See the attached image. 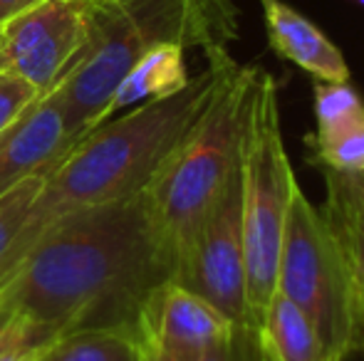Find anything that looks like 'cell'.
Returning a JSON list of instances; mask_svg holds the SVG:
<instances>
[{
	"mask_svg": "<svg viewBox=\"0 0 364 361\" xmlns=\"http://www.w3.org/2000/svg\"><path fill=\"white\" fill-rule=\"evenodd\" d=\"M173 267L139 193L50 223L0 284V307L43 349L85 327L136 332L149 294L173 279Z\"/></svg>",
	"mask_w": 364,
	"mask_h": 361,
	"instance_id": "obj_1",
	"label": "cell"
},
{
	"mask_svg": "<svg viewBox=\"0 0 364 361\" xmlns=\"http://www.w3.org/2000/svg\"><path fill=\"white\" fill-rule=\"evenodd\" d=\"M206 57V70L188 79L183 89L141 101L114 121H102L43 176L13 248L0 260V284L58 218L144 193L159 166L191 131L235 67L228 50Z\"/></svg>",
	"mask_w": 364,
	"mask_h": 361,
	"instance_id": "obj_2",
	"label": "cell"
},
{
	"mask_svg": "<svg viewBox=\"0 0 364 361\" xmlns=\"http://www.w3.org/2000/svg\"><path fill=\"white\" fill-rule=\"evenodd\" d=\"M235 38L238 10L230 0H90L85 45L53 91L82 139L109 119L114 89L151 48L173 43L211 55Z\"/></svg>",
	"mask_w": 364,
	"mask_h": 361,
	"instance_id": "obj_3",
	"label": "cell"
},
{
	"mask_svg": "<svg viewBox=\"0 0 364 361\" xmlns=\"http://www.w3.org/2000/svg\"><path fill=\"white\" fill-rule=\"evenodd\" d=\"M258 65H238L144 188V201L173 262L208 216L240 156L245 106ZM176 270V267H173Z\"/></svg>",
	"mask_w": 364,
	"mask_h": 361,
	"instance_id": "obj_4",
	"label": "cell"
},
{
	"mask_svg": "<svg viewBox=\"0 0 364 361\" xmlns=\"http://www.w3.org/2000/svg\"><path fill=\"white\" fill-rule=\"evenodd\" d=\"M297 183L280 124L278 84L255 70L240 134V201H243V255L248 322L258 324L275 292L280 240L290 193Z\"/></svg>",
	"mask_w": 364,
	"mask_h": 361,
	"instance_id": "obj_5",
	"label": "cell"
},
{
	"mask_svg": "<svg viewBox=\"0 0 364 361\" xmlns=\"http://www.w3.org/2000/svg\"><path fill=\"white\" fill-rule=\"evenodd\" d=\"M275 289L315 324L327 359L347 361L357 352L360 309L350 274L325 216L302 193L300 183L290 193Z\"/></svg>",
	"mask_w": 364,
	"mask_h": 361,
	"instance_id": "obj_6",
	"label": "cell"
},
{
	"mask_svg": "<svg viewBox=\"0 0 364 361\" xmlns=\"http://www.w3.org/2000/svg\"><path fill=\"white\" fill-rule=\"evenodd\" d=\"M173 279L208 299L235 324H250L245 299L240 156L213 208L178 255Z\"/></svg>",
	"mask_w": 364,
	"mask_h": 361,
	"instance_id": "obj_7",
	"label": "cell"
},
{
	"mask_svg": "<svg viewBox=\"0 0 364 361\" xmlns=\"http://www.w3.org/2000/svg\"><path fill=\"white\" fill-rule=\"evenodd\" d=\"M90 0H43L3 25L0 77L23 79L38 94L60 84L87 38Z\"/></svg>",
	"mask_w": 364,
	"mask_h": 361,
	"instance_id": "obj_8",
	"label": "cell"
},
{
	"mask_svg": "<svg viewBox=\"0 0 364 361\" xmlns=\"http://www.w3.org/2000/svg\"><path fill=\"white\" fill-rule=\"evenodd\" d=\"M235 329L233 319L176 279L159 284L136 319V337L146 361L196 357L228 342Z\"/></svg>",
	"mask_w": 364,
	"mask_h": 361,
	"instance_id": "obj_9",
	"label": "cell"
},
{
	"mask_svg": "<svg viewBox=\"0 0 364 361\" xmlns=\"http://www.w3.org/2000/svg\"><path fill=\"white\" fill-rule=\"evenodd\" d=\"M77 141L55 91L33 99L0 131V196L55 169Z\"/></svg>",
	"mask_w": 364,
	"mask_h": 361,
	"instance_id": "obj_10",
	"label": "cell"
},
{
	"mask_svg": "<svg viewBox=\"0 0 364 361\" xmlns=\"http://www.w3.org/2000/svg\"><path fill=\"white\" fill-rule=\"evenodd\" d=\"M268 43L278 57L288 60L315 82H350V67L340 48L283 0H260Z\"/></svg>",
	"mask_w": 364,
	"mask_h": 361,
	"instance_id": "obj_11",
	"label": "cell"
},
{
	"mask_svg": "<svg viewBox=\"0 0 364 361\" xmlns=\"http://www.w3.org/2000/svg\"><path fill=\"white\" fill-rule=\"evenodd\" d=\"M322 171L325 179V203L320 206L327 226L342 252L352 289H355L357 309H360V337L357 347L364 339V201L352 188L347 176Z\"/></svg>",
	"mask_w": 364,
	"mask_h": 361,
	"instance_id": "obj_12",
	"label": "cell"
},
{
	"mask_svg": "<svg viewBox=\"0 0 364 361\" xmlns=\"http://www.w3.org/2000/svg\"><path fill=\"white\" fill-rule=\"evenodd\" d=\"M255 332L265 361H327L315 324L278 289L255 324Z\"/></svg>",
	"mask_w": 364,
	"mask_h": 361,
	"instance_id": "obj_13",
	"label": "cell"
},
{
	"mask_svg": "<svg viewBox=\"0 0 364 361\" xmlns=\"http://www.w3.org/2000/svg\"><path fill=\"white\" fill-rule=\"evenodd\" d=\"M186 50L181 45H156L151 48L114 89L109 101V116L127 106H136L141 101L168 96L173 91L183 89L188 84V70H186Z\"/></svg>",
	"mask_w": 364,
	"mask_h": 361,
	"instance_id": "obj_14",
	"label": "cell"
},
{
	"mask_svg": "<svg viewBox=\"0 0 364 361\" xmlns=\"http://www.w3.org/2000/svg\"><path fill=\"white\" fill-rule=\"evenodd\" d=\"M35 361H146L134 329L85 327L55 339Z\"/></svg>",
	"mask_w": 364,
	"mask_h": 361,
	"instance_id": "obj_15",
	"label": "cell"
},
{
	"mask_svg": "<svg viewBox=\"0 0 364 361\" xmlns=\"http://www.w3.org/2000/svg\"><path fill=\"white\" fill-rule=\"evenodd\" d=\"M315 121L312 139H327L364 121V101L350 82H315Z\"/></svg>",
	"mask_w": 364,
	"mask_h": 361,
	"instance_id": "obj_16",
	"label": "cell"
},
{
	"mask_svg": "<svg viewBox=\"0 0 364 361\" xmlns=\"http://www.w3.org/2000/svg\"><path fill=\"white\" fill-rule=\"evenodd\" d=\"M312 144V164L340 176L364 174V121L327 139H307Z\"/></svg>",
	"mask_w": 364,
	"mask_h": 361,
	"instance_id": "obj_17",
	"label": "cell"
},
{
	"mask_svg": "<svg viewBox=\"0 0 364 361\" xmlns=\"http://www.w3.org/2000/svg\"><path fill=\"white\" fill-rule=\"evenodd\" d=\"M43 176H33V179L18 183L5 196H0V260L13 248L15 238H18L20 228H23L25 216H28L30 206H33L35 196H38L40 186H43Z\"/></svg>",
	"mask_w": 364,
	"mask_h": 361,
	"instance_id": "obj_18",
	"label": "cell"
},
{
	"mask_svg": "<svg viewBox=\"0 0 364 361\" xmlns=\"http://www.w3.org/2000/svg\"><path fill=\"white\" fill-rule=\"evenodd\" d=\"M176 361H265V354L260 349L258 332H255L253 324H238L233 337L220 344V347Z\"/></svg>",
	"mask_w": 364,
	"mask_h": 361,
	"instance_id": "obj_19",
	"label": "cell"
},
{
	"mask_svg": "<svg viewBox=\"0 0 364 361\" xmlns=\"http://www.w3.org/2000/svg\"><path fill=\"white\" fill-rule=\"evenodd\" d=\"M38 96V91L30 87L28 82H23V79L0 77V131Z\"/></svg>",
	"mask_w": 364,
	"mask_h": 361,
	"instance_id": "obj_20",
	"label": "cell"
},
{
	"mask_svg": "<svg viewBox=\"0 0 364 361\" xmlns=\"http://www.w3.org/2000/svg\"><path fill=\"white\" fill-rule=\"evenodd\" d=\"M38 3H43V0H0V28Z\"/></svg>",
	"mask_w": 364,
	"mask_h": 361,
	"instance_id": "obj_21",
	"label": "cell"
},
{
	"mask_svg": "<svg viewBox=\"0 0 364 361\" xmlns=\"http://www.w3.org/2000/svg\"><path fill=\"white\" fill-rule=\"evenodd\" d=\"M13 324H15V314L10 312V309L0 307V347H3V342L8 339L10 329H13Z\"/></svg>",
	"mask_w": 364,
	"mask_h": 361,
	"instance_id": "obj_22",
	"label": "cell"
},
{
	"mask_svg": "<svg viewBox=\"0 0 364 361\" xmlns=\"http://www.w3.org/2000/svg\"><path fill=\"white\" fill-rule=\"evenodd\" d=\"M347 181L352 183V188H355V191L360 193V198L364 201V174L362 176H347Z\"/></svg>",
	"mask_w": 364,
	"mask_h": 361,
	"instance_id": "obj_23",
	"label": "cell"
},
{
	"mask_svg": "<svg viewBox=\"0 0 364 361\" xmlns=\"http://www.w3.org/2000/svg\"><path fill=\"white\" fill-rule=\"evenodd\" d=\"M327 361H345V359H327Z\"/></svg>",
	"mask_w": 364,
	"mask_h": 361,
	"instance_id": "obj_24",
	"label": "cell"
},
{
	"mask_svg": "<svg viewBox=\"0 0 364 361\" xmlns=\"http://www.w3.org/2000/svg\"><path fill=\"white\" fill-rule=\"evenodd\" d=\"M355 3H360V5H364V0H355Z\"/></svg>",
	"mask_w": 364,
	"mask_h": 361,
	"instance_id": "obj_25",
	"label": "cell"
},
{
	"mask_svg": "<svg viewBox=\"0 0 364 361\" xmlns=\"http://www.w3.org/2000/svg\"><path fill=\"white\" fill-rule=\"evenodd\" d=\"M0 40H3V30H0Z\"/></svg>",
	"mask_w": 364,
	"mask_h": 361,
	"instance_id": "obj_26",
	"label": "cell"
}]
</instances>
